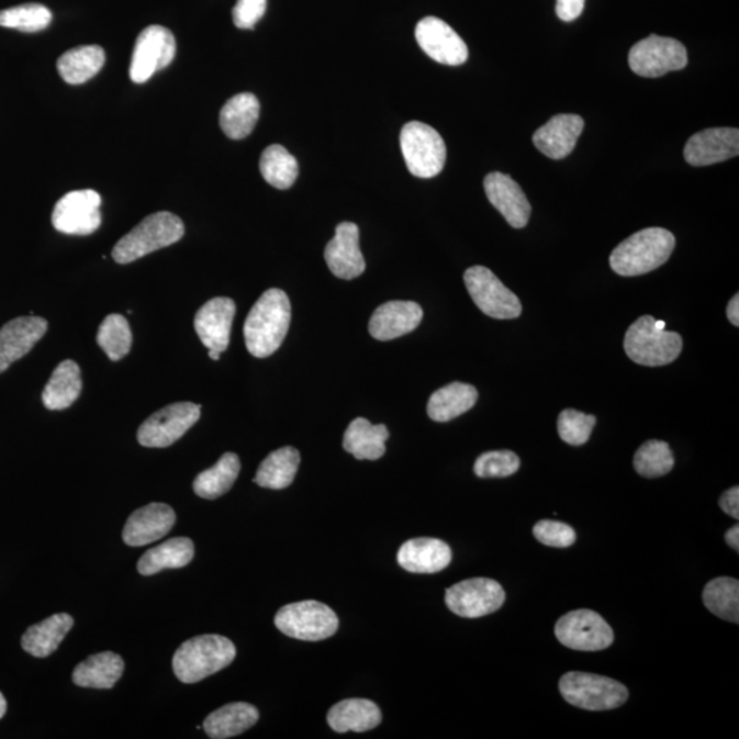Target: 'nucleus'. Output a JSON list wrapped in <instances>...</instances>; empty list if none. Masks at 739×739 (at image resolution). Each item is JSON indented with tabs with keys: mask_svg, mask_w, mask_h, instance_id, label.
Listing matches in <instances>:
<instances>
[{
	"mask_svg": "<svg viewBox=\"0 0 739 739\" xmlns=\"http://www.w3.org/2000/svg\"><path fill=\"white\" fill-rule=\"evenodd\" d=\"M259 169L266 182L277 189L291 188L299 176L296 158L280 144H273L265 149L260 157Z\"/></svg>",
	"mask_w": 739,
	"mask_h": 739,
	"instance_id": "obj_39",
	"label": "nucleus"
},
{
	"mask_svg": "<svg viewBox=\"0 0 739 739\" xmlns=\"http://www.w3.org/2000/svg\"><path fill=\"white\" fill-rule=\"evenodd\" d=\"M268 0H237L233 9V22L240 30H254L265 15Z\"/></svg>",
	"mask_w": 739,
	"mask_h": 739,
	"instance_id": "obj_46",
	"label": "nucleus"
},
{
	"mask_svg": "<svg viewBox=\"0 0 739 739\" xmlns=\"http://www.w3.org/2000/svg\"><path fill=\"white\" fill-rule=\"evenodd\" d=\"M559 691L567 703L586 710L619 708L629 698V691L620 682L586 672H567Z\"/></svg>",
	"mask_w": 739,
	"mask_h": 739,
	"instance_id": "obj_7",
	"label": "nucleus"
},
{
	"mask_svg": "<svg viewBox=\"0 0 739 739\" xmlns=\"http://www.w3.org/2000/svg\"><path fill=\"white\" fill-rule=\"evenodd\" d=\"M259 720V710L248 703H232L214 710L205 718L203 729L213 739H226L243 735Z\"/></svg>",
	"mask_w": 739,
	"mask_h": 739,
	"instance_id": "obj_28",
	"label": "nucleus"
},
{
	"mask_svg": "<svg viewBox=\"0 0 739 739\" xmlns=\"http://www.w3.org/2000/svg\"><path fill=\"white\" fill-rule=\"evenodd\" d=\"M477 389L469 383L452 382L438 389L427 403V414L436 422H449L474 407Z\"/></svg>",
	"mask_w": 739,
	"mask_h": 739,
	"instance_id": "obj_33",
	"label": "nucleus"
},
{
	"mask_svg": "<svg viewBox=\"0 0 739 739\" xmlns=\"http://www.w3.org/2000/svg\"><path fill=\"white\" fill-rule=\"evenodd\" d=\"M291 325V302L281 289H269L254 304L244 325L248 352L264 359L281 347Z\"/></svg>",
	"mask_w": 739,
	"mask_h": 739,
	"instance_id": "obj_1",
	"label": "nucleus"
},
{
	"mask_svg": "<svg viewBox=\"0 0 739 739\" xmlns=\"http://www.w3.org/2000/svg\"><path fill=\"white\" fill-rule=\"evenodd\" d=\"M424 318V310L414 302H388L372 314L369 332L376 340H394L414 332Z\"/></svg>",
	"mask_w": 739,
	"mask_h": 739,
	"instance_id": "obj_24",
	"label": "nucleus"
},
{
	"mask_svg": "<svg viewBox=\"0 0 739 739\" xmlns=\"http://www.w3.org/2000/svg\"><path fill=\"white\" fill-rule=\"evenodd\" d=\"M452 551L437 538H414L399 549L398 561L403 570L414 574H436L451 564Z\"/></svg>",
	"mask_w": 739,
	"mask_h": 739,
	"instance_id": "obj_25",
	"label": "nucleus"
},
{
	"mask_svg": "<svg viewBox=\"0 0 739 739\" xmlns=\"http://www.w3.org/2000/svg\"><path fill=\"white\" fill-rule=\"evenodd\" d=\"M415 37L419 47L438 64L459 66L469 58V48L463 38L437 16L421 20L416 25Z\"/></svg>",
	"mask_w": 739,
	"mask_h": 739,
	"instance_id": "obj_16",
	"label": "nucleus"
},
{
	"mask_svg": "<svg viewBox=\"0 0 739 739\" xmlns=\"http://www.w3.org/2000/svg\"><path fill=\"white\" fill-rule=\"evenodd\" d=\"M176 38L168 27L147 26L137 36L133 48L130 76L133 82L143 85L157 71L168 68L176 57Z\"/></svg>",
	"mask_w": 739,
	"mask_h": 739,
	"instance_id": "obj_13",
	"label": "nucleus"
},
{
	"mask_svg": "<svg viewBox=\"0 0 739 739\" xmlns=\"http://www.w3.org/2000/svg\"><path fill=\"white\" fill-rule=\"evenodd\" d=\"M400 147L410 173L419 179H433L446 166V142L435 127L424 122L413 121L403 126Z\"/></svg>",
	"mask_w": 739,
	"mask_h": 739,
	"instance_id": "obj_6",
	"label": "nucleus"
},
{
	"mask_svg": "<svg viewBox=\"0 0 739 739\" xmlns=\"http://www.w3.org/2000/svg\"><path fill=\"white\" fill-rule=\"evenodd\" d=\"M464 283L477 307L494 320H515L522 314L518 296L483 266L466 270Z\"/></svg>",
	"mask_w": 739,
	"mask_h": 739,
	"instance_id": "obj_9",
	"label": "nucleus"
},
{
	"mask_svg": "<svg viewBox=\"0 0 739 739\" xmlns=\"http://www.w3.org/2000/svg\"><path fill=\"white\" fill-rule=\"evenodd\" d=\"M537 541L547 547L569 548L574 546L576 535L571 526L556 520H540L533 529Z\"/></svg>",
	"mask_w": 739,
	"mask_h": 739,
	"instance_id": "obj_45",
	"label": "nucleus"
},
{
	"mask_svg": "<svg viewBox=\"0 0 739 739\" xmlns=\"http://www.w3.org/2000/svg\"><path fill=\"white\" fill-rule=\"evenodd\" d=\"M585 9V0H558L556 3V14L561 21H574Z\"/></svg>",
	"mask_w": 739,
	"mask_h": 739,
	"instance_id": "obj_47",
	"label": "nucleus"
},
{
	"mask_svg": "<svg viewBox=\"0 0 739 739\" xmlns=\"http://www.w3.org/2000/svg\"><path fill=\"white\" fill-rule=\"evenodd\" d=\"M82 391L81 371L75 360H64L54 370L42 399L44 407L58 411L70 407L80 398Z\"/></svg>",
	"mask_w": 739,
	"mask_h": 739,
	"instance_id": "obj_31",
	"label": "nucleus"
},
{
	"mask_svg": "<svg viewBox=\"0 0 739 739\" xmlns=\"http://www.w3.org/2000/svg\"><path fill=\"white\" fill-rule=\"evenodd\" d=\"M202 405L191 402L168 405L143 422L137 440L143 447L166 448L179 441L200 418Z\"/></svg>",
	"mask_w": 739,
	"mask_h": 739,
	"instance_id": "obj_12",
	"label": "nucleus"
},
{
	"mask_svg": "<svg viewBox=\"0 0 739 739\" xmlns=\"http://www.w3.org/2000/svg\"><path fill=\"white\" fill-rule=\"evenodd\" d=\"M727 316L732 325H739V294H736L735 298L730 300L729 305H727Z\"/></svg>",
	"mask_w": 739,
	"mask_h": 739,
	"instance_id": "obj_49",
	"label": "nucleus"
},
{
	"mask_svg": "<svg viewBox=\"0 0 739 739\" xmlns=\"http://www.w3.org/2000/svg\"><path fill=\"white\" fill-rule=\"evenodd\" d=\"M209 357L213 360H220L221 354L215 352V351H211V349H209Z\"/></svg>",
	"mask_w": 739,
	"mask_h": 739,
	"instance_id": "obj_52",
	"label": "nucleus"
},
{
	"mask_svg": "<svg viewBox=\"0 0 739 739\" xmlns=\"http://www.w3.org/2000/svg\"><path fill=\"white\" fill-rule=\"evenodd\" d=\"M725 537H726L727 546H730L732 549H735L736 552H739V527H738V525L735 526V527H731L730 530H727Z\"/></svg>",
	"mask_w": 739,
	"mask_h": 739,
	"instance_id": "obj_50",
	"label": "nucleus"
},
{
	"mask_svg": "<svg viewBox=\"0 0 739 739\" xmlns=\"http://www.w3.org/2000/svg\"><path fill=\"white\" fill-rule=\"evenodd\" d=\"M382 720L381 709L378 705L366 698L344 699L333 707L327 714V724L336 732L355 731L365 732L376 729Z\"/></svg>",
	"mask_w": 739,
	"mask_h": 739,
	"instance_id": "obj_26",
	"label": "nucleus"
},
{
	"mask_svg": "<svg viewBox=\"0 0 739 739\" xmlns=\"http://www.w3.org/2000/svg\"><path fill=\"white\" fill-rule=\"evenodd\" d=\"M555 636L564 647L582 652L607 649L615 640L607 622L591 609L571 611L561 616L555 626Z\"/></svg>",
	"mask_w": 739,
	"mask_h": 739,
	"instance_id": "obj_11",
	"label": "nucleus"
},
{
	"mask_svg": "<svg viewBox=\"0 0 739 739\" xmlns=\"http://www.w3.org/2000/svg\"><path fill=\"white\" fill-rule=\"evenodd\" d=\"M629 65L636 75L656 79L686 68V47L675 38L650 35L631 47Z\"/></svg>",
	"mask_w": 739,
	"mask_h": 739,
	"instance_id": "obj_10",
	"label": "nucleus"
},
{
	"mask_svg": "<svg viewBox=\"0 0 739 739\" xmlns=\"http://www.w3.org/2000/svg\"><path fill=\"white\" fill-rule=\"evenodd\" d=\"M675 460L669 444L660 440H650L642 444L635 455V469L641 477L659 478L672 470Z\"/></svg>",
	"mask_w": 739,
	"mask_h": 739,
	"instance_id": "obj_42",
	"label": "nucleus"
},
{
	"mask_svg": "<svg viewBox=\"0 0 739 739\" xmlns=\"http://www.w3.org/2000/svg\"><path fill=\"white\" fill-rule=\"evenodd\" d=\"M124 670L125 663L120 654L102 652L77 665L71 680L81 687L111 688L121 680Z\"/></svg>",
	"mask_w": 739,
	"mask_h": 739,
	"instance_id": "obj_32",
	"label": "nucleus"
},
{
	"mask_svg": "<svg viewBox=\"0 0 739 739\" xmlns=\"http://www.w3.org/2000/svg\"><path fill=\"white\" fill-rule=\"evenodd\" d=\"M48 322L42 316H20L0 329V372L24 358L46 335Z\"/></svg>",
	"mask_w": 739,
	"mask_h": 739,
	"instance_id": "obj_20",
	"label": "nucleus"
},
{
	"mask_svg": "<svg viewBox=\"0 0 739 739\" xmlns=\"http://www.w3.org/2000/svg\"><path fill=\"white\" fill-rule=\"evenodd\" d=\"M739 154V131L735 127H710L688 138L683 157L692 166L725 163Z\"/></svg>",
	"mask_w": 739,
	"mask_h": 739,
	"instance_id": "obj_18",
	"label": "nucleus"
},
{
	"mask_svg": "<svg viewBox=\"0 0 739 739\" xmlns=\"http://www.w3.org/2000/svg\"><path fill=\"white\" fill-rule=\"evenodd\" d=\"M520 460L513 451H492L477 459L474 472L480 478H505L519 470Z\"/></svg>",
	"mask_w": 739,
	"mask_h": 739,
	"instance_id": "obj_44",
	"label": "nucleus"
},
{
	"mask_svg": "<svg viewBox=\"0 0 739 739\" xmlns=\"http://www.w3.org/2000/svg\"><path fill=\"white\" fill-rule=\"evenodd\" d=\"M240 459L236 454L227 452L222 455L219 462L209 470L200 472L194 478L193 491L199 497L205 500H215L224 496L235 485L238 474H240Z\"/></svg>",
	"mask_w": 739,
	"mask_h": 739,
	"instance_id": "obj_36",
	"label": "nucleus"
},
{
	"mask_svg": "<svg viewBox=\"0 0 739 739\" xmlns=\"http://www.w3.org/2000/svg\"><path fill=\"white\" fill-rule=\"evenodd\" d=\"M653 316L643 315L629 327L625 351L632 362L660 368L674 362L682 352V337L675 332L659 331Z\"/></svg>",
	"mask_w": 739,
	"mask_h": 739,
	"instance_id": "obj_5",
	"label": "nucleus"
},
{
	"mask_svg": "<svg viewBox=\"0 0 739 739\" xmlns=\"http://www.w3.org/2000/svg\"><path fill=\"white\" fill-rule=\"evenodd\" d=\"M275 624L282 635L311 642L324 641L338 630L335 611L315 600L285 605L278 611Z\"/></svg>",
	"mask_w": 739,
	"mask_h": 739,
	"instance_id": "obj_8",
	"label": "nucleus"
},
{
	"mask_svg": "<svg viewBox=\"0 0 739 739\" xmlns=\"http://www.w3.org/2000/svg\"><path fill=\"white\" fill-rule=\"evenodd\" d=\"M703 600L705 607L718 618L738 624L739 582L736 578L721 576L707 583Z\"/></svg>",
	"mask_w": 739,
	"mask_h": 739,
	"instance_id": "obj_38",
	"label": "nucleus"
},
{
	"mask_svg": "<svg viewBox=\"0 0 739 739\" xmlns=\"http://www.w3.org/2000/svg\"><path fill=\"white\" fill-rule=\"evenodd\" d=\"M176 513L170 505L165 503H152L138 508L130 516L122 538L130 547H144L159 541L173 529Z\"/></svg>",
	"mask_w": 739,
	"mask_h": 739,
	"instance_id": "obj_22",
	"label": "nucleus"
},
{
	"mask_svg": "<svg viewBox=\"0 0 739 739\" xmlns=\"http://www.w3.org/2000/svg\"><path fill=\"white\" fill-rule=\"evenodd\" d=\"M388 438L385 425H371L366 418H357L349 424L343 446L355 459L378 460L387 452Z\"/></svg>",
	"mask_w": 739,
	"mask_h": 739,
	"instance_id": "obj_29",
	"label": "nucleus"
},
{
	"mask_svg": "<svg viewBox=\"0 0 739 739\" xmlns=\"http://www.w3.org/2000/svg\"><path fill=\"white\" fill-rule=\"evenodd\" d=\"M75 620L69 614H55L41 624L33 625L22 636L21 646L33 658L44 659L58 649L68 632L74 629Z\"/></svg>",
	"mask_w": 739,
	"mask_h": 739,
	"instance_id": "obj_27",
	"label": "nucleus"
},
{
	"mask_svg": "<svg viewBox=\"0 0 739 739\" xmlns=\"http://www.w3.org/2000/svg\"><path fill=\"white\" fill-rule=\"evenodd\" d=\"M105 63L104 49L99 46H80L69 49L59 57L58 74L70 86L85 85L102 70Z\"/></svg>",
	"mask_w": 739,
	"mask_h": 739,
	"instance_id": "obj_35",
	"label": "nucleus"
},
{
	"mask_svg": "<svg viewBox=\"0 0 739 739\" xmlns=\"http://www.w3.org/2000/svg\"><path fill=\"white\" fill-rule=\"evenodd\" d=\"M186 227L179 216L169 211H159L146 216L141 224L121 238L113 249L116 264L127 265L180 242Z\"/></svg>",
	"mask_w": 739,
	"mask_h": 739,
	"instance_id": "obj_4",
	"label": "nucleus"
},
{
	"mask_svg": "<svg viewBox=\"0 0 739 739\" xmlns=\"http://www.w3.org/2000/svg\"><path fill=\"white\" fill-rule=\"evenodd\" d=\"M193 556L192 540L187 537L171 538L144 553L138 560L137 570L142 575H154L166 569H181L191 563Z\"/></svg>",
	"mask_w": 739,
	"mask_h": 739,
	"instance_id": "obj_34",
	"label": "nucleus"
},
{
	"mask_svg": "<svg viewBox=\"0 0 739 739\" xmlns=\"http://www.w3.org/2000/svg\"><path fill=\"white\" fill-rule=\"evenodd\" d=\"M260 104L255 94L238 93L227 100L220 114L221 130L232 141H242L251 135L259 120Z\"/></svg>",
	"mask_w": 739,
	"mask_h": 739,
	"instance_id": "obj_30",
	"label": "nucleus"
},
{
	"mask_svg": "<svg viewBox=\"0 0 739 739\" xmlns=\"http://www.w3.org/2000/svg\"><path fill=\"white\" fill-rule=\"evenodd\" d=\"M654 325H656V327H658L659 331H664L665 322L664 321H656Z\"/></svg>",
	"mask_w": 739,
	"mask_h": 739,
	"instance_id": "obj_53",
	"label": "nucleus"
},
{
	"mask_svg": "<svg viewBox=\"0 0 739 739\" xmlns=\"http://www.w3.org/2000/svg\"><path fill=\"white\" fill-rule=\"evenodd\" d=\"M229 638L204 635L181 643L173 658L175 674L181 682L197 683L226 669L236 659Z\"/></svg>",
	"mask_w": 739,
	"mask_h": 739,
	"instance_id": "obj_3",
	"label": "nucleus"
},
{
	"mask_svg": "<svg viewBox=\"0 0 739 739\" xmlns=\"http://www.w3.org/2000/svg\"><path fill=\"white\" fill-rule=\"evenodd\" d=\"M5 710H8V703H5L3 694L0 693V719L5 715Z\"/></svg>",
	"mask_w": 739,
	"mask_h": 739,
	"instance_id": "obj_51",
	"label": "nucleus"
},
{
	"mask_svg": "<svg viewBox=\"0 0 739 739\" xmlns=\"http://www.w3.org/2000/svg\"><path fill=\"white\" fill-rule=\"evenodd\" d=\"M585 122L576 114H558L552 116L533 136L538 152L551 159H564L574 152L578 138L581 137Z\"/></svg>",
	"mask_w": 739,
	"mask_h": 739,
	"instance_id": "obj_23",
	"label": "nucleus"
},
{
	"mask_svg": "<svg viewBox=\"0 0 739 739\" xmlns=\"http://www.w3.org/2000/svg\"><path fill=\"white\" fill-rule=\"evenodd\" d=\"M299 464L300 454L298 449L293 447L277 449L260 463L254 482L260 488L280 491V489L291 485L294 477H296Z\"/></svg>",
	"mask_w": 739,
	"mask_h": 739,
	"instance_id": "obj_37",
	"label": "nucleus"
},
{
	"mask_svg": "<svg viewBox=\"0 0 739 739\" xmlns=\"http://www.w3.org/2000/svg\"><path fill=\"white\" fill-rule=\"evenodd\" d=\"M720 508L732 518H739V488L735 486L721 494L719 500Z\"/></svg>",
	"mask_w": 739,
	"mask_h": 739,
	"instance_id": "obj_48",
	"label": "nucleus"
},
{
	"mask_svg": "<svg viewBox=\"0 0 739 739\" xmlns=\"http://www.w3.org/2000/svg\"><path fill=\"white\" fill-rule=\"evenodd\" d=\"M594 425H596V416L567 408L559 415L558 433L564 443L572 447H581L591 438Z\"/></svg>",
	"mask_w": 739,
	"mask_h": 739,
	"instance_id": "obj_43",
	"label": "nucleus"
},
{
	"mask_svg": "<svg viewBox=\"0 0 739 739\" xmlns=\"http://www.w3.org/2000/svg\"><path fill=\"white\" fill-rule=\"evenodd\" d=\"M325 260L333 275L341 280H354L363 275L366 262L359 247V227L354 222H341L336 235L325 248Z\"/></svg>",
	"mask_w": 739,
	"mask_h": 739,
	"instance_id": "obj_21",
	"label": "nucleus"
},
{
	"mask_svg": "<svg viewBox=\"0 0 739 739\" xmlns=\"http://www.w3.org/2000/svg\"><path fill=\"white\" fill-rule=\"evenodd\" d=\"M53 14L46 5L27 3L0 11V26L21 32L35 33L52 24Z\"/></svg>",
	"mask_w": 739,
	"mask_h": 739,
	"instance_id": "obj_41",
	"label": "nucleus"
},
{
	"mask_svg": "<svg viewBox=\"0 0 739 739\" xmlns=\"http://www.w3.org/2000/svg\"><path fill=\"white\" fill-rule=\"evenodd\" d=\"M675 237L663 227H648L626 238L611 254V269L616 275L636 277L650 273L670 259Z\"/></svg>",
	"mask_w": 739,
	"mask_h": 739,
	"instance_id": "obj_2",
	"label": "nucleus"
},
{
	"mask_svg": "<svg viewBox=\"0 0 739 739\" xmlns=\"http://www.w3.org/2000/svg\"><path fill=\"white\" fill-rule=\"evenodd\" d=\"M505 592L499 582L488 578H471L446 592L447 607L462 618H481L503 607Z\"/></svg>",
	"mask_w": 739,
	"mask_h": 739,
	"instance_id": "obj_14",
	"label": "nucleus"
},
{
	"mask_svg": "<svg viewBox=\"0 0 739 739\" xmlns=\"http://www.w3.org/2000/svg\"><path fill=\"white\" fill-rule=\"evenodd\" d=\"M483 188H485L489 202L499 210L511 226L522 229L529 224L531 205L518 182L511 179L508 175L494 171L485 177Z\"/></svg>",
	"mask_w": 739,
	"mask_h": 739,
	"instance_id": "obj_19",
	"label": "nucleus"
},
{
	"mask_svg": "<svg viewBox=\"0 0 739 739\" xmlns=\"http://www.w3.org/2000/svg\"><path fill=\"white\" fill-rule=\"evenodd\" d=\"M102 198L92 189L66 193L53 211L55 229L65 235L88 236L102 224Z\"/></svg>",
	"mask_w": 739,
	"mask_h": 739,
	"instance_id": "obj_15",
	"label": "nucleus"
},
{
	"mask_svg": "<svg viewBox=\"0 0 739 739\" xmlns=\"http://www.w3.org/2000/svg\"><path fill=\"white\" fill-rule=\"evenodd\" d=\"M97 341L113 362L126 357L132 348V331L125 316L120 314L105 316L99 326Z\"/></svg>",
	"mask_w": 739,
	"mask_h": 739,
	"instance_id": "obj_40",
	"label": "nucleus"
},
{
	"mask_svg": "<svg viewBox=\"0 0 739 739\" xmlns=\"http://www.w3.org/2000/svg\"><path fill=\"white\" fill-rule=\"evenodd\" d=\"M236 304L229 298H214L199 309L194 315V331L205 348L225 352L229 347Z\"/></svg>",
	"mask_w": 739,
	"mask_h": 739,
	"instance_id": "obj_17",
	"label": "nucleus"
}]
</instances>
